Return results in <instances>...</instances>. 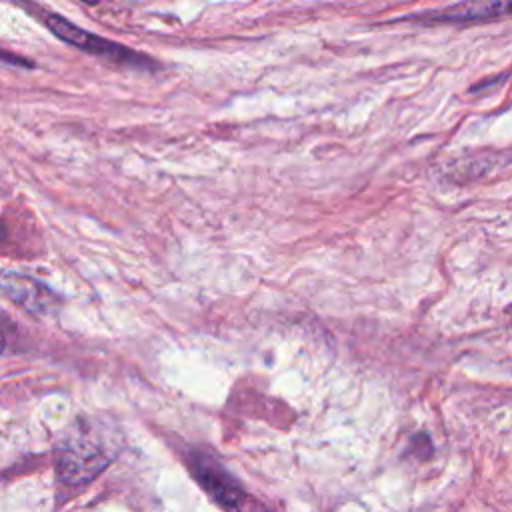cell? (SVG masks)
I'll use <instances>...</instances> for the list:
<instances>
[{
    "mask_svg": "<svg viewBox=\"0 0 512 512\" xmlns=\"http://www.w3.org/2000/svg\"><path fill=\"white\" fill-rule=\"evenodd\" d=\"M120 438L114 428L98 420L78 418L58 440L56 470L70 486H82L96 478L118 452Z\"/></svg>",
    "mask_w": 512,
    "mask_h": 512,
    "instance_id": "1",
    "label": "cell"
},
{
    "mask_svg": "<svg viewBox=\"0 0 512 512\" xmlns=\"http://www.w3.org/2000/svg\"><path fill=\"white\" fill-rule=\"evenodd\" d=\"M44 24L50 28V32L64 40L66 44L82 50V52H88L92 56H98V58H106L110 62H116L120 66H128V68H138V70H156V62L150 60L148 56L132 50V48H126L124 44H118V42H112L108 38H102L98 34H92L84 28H78L76 24H72L70 20L58 16V14H44Z\"/></svg>",
    "mask_w": 512,
    "mask_h": 512,
    "instance_id": "2",
    "label": "cell"
},
{
    "mask_svg": "<svg viewBox=\"0 0 512 512\" xmlns=\"http://www.w3.org/2000/svg\"><path fill=\"white\" fill-rule=\"evenodd\" d=\"M188 466L194 480L216 504H220L228 512H236L244 506L246 490L210 452L190 450Z\"/></svg>",
    "mask_w": 512,
    "mask_h": 512,
    "instance_id": "3",
    "label": "cell"
},
{
    "mask_svg": "<svg viewBox=\"0 0 512 512\" xmlns=\"http://www.w3.org/2000/svg\"><path fill=\"white\" fill-rule=\"evenodd\" d=\"M512 14V0H464L438 10L410 14L404 20L420 24H470L488 22Z\"/></svg>",
    "mask_w": 512,
    "mask_h": 512,
    "instance_id": "4",
    "label": "cell"
},
{
    "mask_svg": "<svg viewBox=\"0 0 512 512\" xmlns=\"http://www.w3.org/2000/svg\"><path fill=\"white\" fill-rule=\"evenodd\" d=\"M2 292L10 302L36 316H48L62 304L50 286L20 272H4Z\"/></svg>",
    "mask_w": 512,
    "mask_h": 512,
    "instance_id": "5",
    "label": "cell"
},
{
    "mask_svg": "<svg viewBox=\"0 0 512 512\" xmlns=\"http://www.w3.org/2000/svg\"><path fill=\"white\" fill-rule=\"evenodd\" d=\"M2 58H4V62H6V64H8V62H14V64L18 62V66H34V64H30L28 60H22V58H18V56H10V52H8V50H4V52H2Z\"/></svg>",
    "mask_w": 512,
    "mask_h": 512,
    "instance_id": "6",
    "label": "cell"
},
{
    "mask_svg": "<svg viewBox=\"0 0 512 512\" xmlns=\"http://www.w3.org/2000/svg\"><path fill=\"white\" fill-rule=\"evenodd\" d=\"M80 2H84V4H98V0H80Z\"/></svg>",
    "mask_w": 512,
    "mask_h": 512,
    "instance_id": "7",
    "label": "cell"
}]
</instances>
